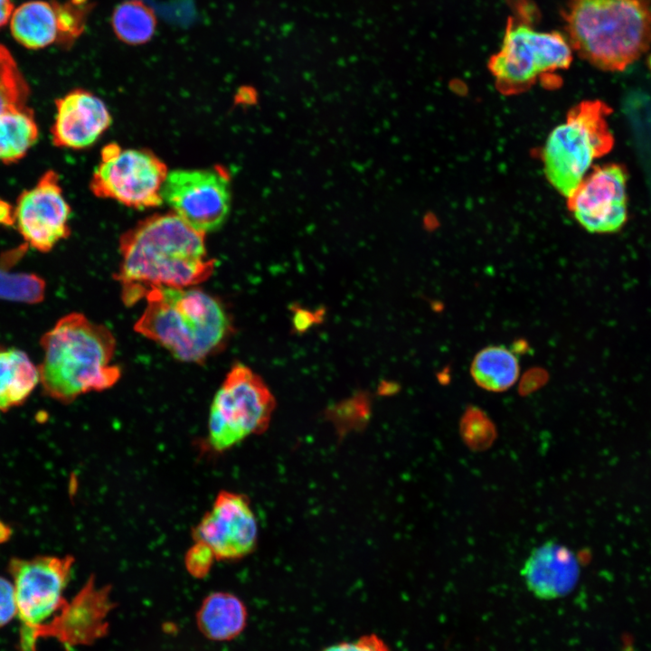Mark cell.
I'll use <instances>...</instances> for the list:
<instances>
[{
	"label": "cell",
	"mask_w": 651,
	"mask_h": 651,
	"mask_svg": "<svg viewBox=\"0 0 651 651\" xmlns=\"http://www.w3.org/2000/svg\"><path fill=\"white\" fill-rule=\"evenodd\" d=\"M57 17L59 39L63 43L72 42L84 30L88 5L52 2Z\"/></svg>",
	"instance_id": "25"
},
{
	"label": "cell",
	"mask_w": 651,
	"mask_h": 651,
	"mask_svg": "<svg viewBox=\"0 0 651 651\" xmlns=\"http://www.w3.org/2000/svg\"><path fill=\"white\" fill-rule=\"evenodd\" d=\"M71 212L59 175L48 170L33 187L19 195L14 206V226L27 246L48 252L69 237Z\"/></svg>",
	"instance_id": "12"
},
{
	"label": "cell",
	"mask_w": 651,
	"mask_h": 651,
	"mask_svg": "<svg viewBox=\"0 0 651 651\" xmlns=\"http://www.w3.org/2000/svg\"><path fill=\"white\" fill-rule=\"evenodd\" d=\"M39 129L32 108H14L0 113V162L22 159L34 145Z\"/></svg>",
	"instance_id": "21"
},
{
	"label": "cell",
	"mask_w": 651,
	"mask_h": 651,
	"mask_svg": "<svg viewBox=\"0 0 651 651\" xmlns=\"http://www.w3.org/2000/svg\"><path fill=\"white\" fill-rule=\"evenodd\" d=\"M146 299L135 331L179 361L202 363L224 346L231 333L223 304L195 286L153 288Z\"/></svg>",
	"instance_id": "3"
},
{
	"label": "cell",
	"mask_w": 651,
	"mask_h": 651,
	"mask_svg": "<svg viewBox=\"0 0 651 651\" xmlns=\"http://www.w3.org/2000/svg\"><path fill=\"white\" fill-rule=\"evenodd\" d=\"M162 197L172 212L206 234L219 230L230 215L231 181L220 166L175 169L168 172Z\"/></svg>",
	"instance_id": "10"
},
{
	"label": "cell",
	"mask_w": 651,
	"mask_h": 651,
	"mask_svg": "<svg viewBox=\"0 0 651 651\" xmlns=\"http://www.w3.org/2000/svg\"><path fill=\"white\" fill-rule=\"evenodd\" d=\"M0 226H14V207L0 199Z\"/></svg>",
	"instance_id": "29"
},
{
	"label": "cell",
	"mask_w": 651,
	"mask_h": 651,
	"mask_svg": "<svg viewBox=\"0 0 651 651\" xmlns=\"http://www.w3.org/2000/svg\"><path fill=\"white\" fill-rule=\"evenodd\" d=\"M627 172L621 165L595 166L567 197V206L586 231L617 232L627 219Z\"/></svg>",
	"instance_id": "11"
},
{
	"label": "cell",
	"mask_w": 651,
	"mask_h": 651,
	"mask_svg": "<svg viewBox=\"0 0 651 651\" xmlns=\"http://www.w3.org/2000/svg\"><path fill=\"white\" fill-rule=\"evenodd\" d=\"M39 367L43 393L70 403L79 396L112 387L120 369L112 364L116 339L103 325L81 313H70L42 335Z\"/></svg>",
	"instance_id": "2"
},
{
	"label": "cell",
	"mask_w": 651,
	"mask_h": 651,
	"mask_svg": "<svg viewBox=\"0 0 651 651\" xmlns=\"http://www.w3.org/2000/svg\"><path fill=\"white\" fill-rule=\"evenodd\" d=\"M119 252L115 279L127 306L146 297L153 288L196 286L208 279L215 268L205 234L172 212L148 216L124 232Z\"/></svg>",
	"instance_id": "1"
},
{
	"label": "cell",
	"mask_w": 651,
	"mask_h": 651,
	"mask_svg": "<svg viewBox=\"0 0 651 651\" xmlns=\"http://www.w3.org/2000/svg\"><path fill=\"white\" fill-rule=\"evenodd\" d=\"M156 14L140 0H126L114 9L111 25L124 43L140 45L149 42L156 29Z\"/></svg>",
	"instance_id": "23"
},
{
	"label": "cell",
	"mask_w": 651,
	"mask_h": 651,
	"mask_svg": "<svg viewBox=\"0 0 651 651\" xmlns=\"http://www.w3.org/2000/svg\"><path fill=\"white\" fill-rule=\"evenodd\" d=\"M508 1L513 13L507 17L501 46L489 58L487 67L496 89L502 94L514 95L567 70L573 51L561 33L535 28L538 13L531 0Z\"/></svg>",
	"instance_id": "5"
},
{
	"label": "cell",
	"mask_w": 651,
	"mask_h": 651,
	"mask_svg": "<svg viewBox=\"0 0 651 651\" xmlns=\"http://www.w3.org/2000/svg\"><path fill=\"white\" fill-rule=\"evenodd\" d=\"M322 651H390L382 638L376 635L363 636L353 641L336 643Z\"/></svg>",
	"instance_id": "27"
},
{
	"label": "cell",
	"mask_w": 651,
	"mask_h": 651,
	"mask_svg": "<svg viewBox=\"0 0 651 651\" xmlns=\"http://www.w3.org/2000/svg\"><path fill=\"white\" fill-rule=\"evenodd\" d=\"M115 604L110 587L99 586L90 577L60 614L41 630L40 637H55L69 646L90 645L106 636L108 617Z\"/></svg>",
	"instance_id": "14"
},
{
	"label": "cell",
	"mask_w": 651,
	"mask_h": 651,
	"mask_svg": "<svg viewBox=\"0 0 651 651\" xmlns=\"http://www.w3.org/2000/svg\"><path fill=\"white\" fill-rule=\"evenodd\" d=\"M14 13V5L11 0H0V27L11 20Z\"/></svg>",
	"instance_id": "30"
},
{
	"label": "cell",
	"mask_w": 651,
	"mask_h": 651,
	"mask_svg": "<svg viewBox=\"0 0 651 651\" xmlns=\"http://www.w3.org/2000/svg\"><path fill=\"white\" fill-rule=\"evenodd\" d=\"M29 86L10 52L0 44V113L26 106Z\"/></svg>",
	"instance_id": "24"
},
{
	"label": "cell",
	"mask_w": 651,
	"mask_h": 651,
	"mask_svg": "<svg viewBox=\"0 0 651 651\" xmlns=\"http://www.w3.org/2000/svg\"><path fill=\"white\" fill-rule=\"evenodd\" d=\"M519 362L510 349L490 345L473 358L470 373L475 382L490 392H504L512 387L519 376Z\"/></svg>",
	"instance_id": "20"
},
{
	"label": "cell",
	"mask_w": 651,
	"mask_h": 651,
	"mask_svg": "<svg viewBox=\"0 0 651 651\" xmlns=\"http://www.w3.org/2000/svg\"><path fill=\"white\" fill-rule=\"evenodd\" d=\"M192 536L193 542L212 552L215 561H233L249 555L257 544L258 525L247 496L226 490L218 493Z\"/></svg>",
	"instance_id": "13"
},
{
	"label": "cell",
	"mask_w": 651,
	"mask_h": 651,
	"mask_svg": "<svg viewBox=\"0 0 651 651\" xmlns=\"http://www.w3.org/2000/svg\"><path fill=\"white\" fill-rule=\"evenodd\" d=\"M247 609L237 596L229 592H213L200 606L196 621L201 632L215 641H228L238 637L247 623Z\"/></svg>",
	"instance_id": "17"
},
{
	"label": "cell",
	"mask_w": 651,
	"mask_h": 651,
	"mask_svg": "<svg viewBox=\"0 0 651 651\" xmlns=\"http://www.w3.org/2000/svg\"><path fill=\"white\" fill-rule=\"evenodd\" d=\"M580 573V565L575 553L554 541L534 548L521 570L528 590L542 600L570 594L579 581Z\"/></svg>",
	"instance_id": "16"
},
{
	"label": "cell",
	"mask_w": 651,
	"mask_h": 651,
	"mask_svg": "<svg viewBox=\"0 0 651 651\" xmlns=\"http://www.w3.org/2000/svg\"><path fill=\"white\" fill-rule=\"evenodd\" d=\"M56 114L51 128L58 147L84 149L98 141L112 123L104 101L92 92L76 89L55 102Z\"/></svg>",
	"instance_id": "15"
},
{
	"label": "cell",
	"mask_w": 651,
	"mask_h": 651,
	"mask_svg": "<svg viewBox=\"0 0 651 651\" xmlns=\"http://www.w3.org/2000/svg\"><path fill=\"white\" fill-rule=\"evenodd\" d=\"M73 564L71 555L10 560L8 571L14 587L16 617L21 623V651H36L41 629L65 604L62 594Z\"/></svg>",
	"instance_id": "8"
},
{
	"label": "cell",
	"mask_w": 651,
	"mask_h": 651,
	"mask_svg": "<svg viewBox=\"0 0 651 651\" xmlns=\"http://www.w3.org/2000/svg\"><path fill=\"white\" fill-rule=\"evenodd\" d=\"M647 64H648V67H649V69H650V71H651V56L648 58Z\"/></svg>",
	"instance_id": "32"
},
{
	"label": "cell",
	"mask_w": 651,
	"mask_h": 651,
	"mask_svg": "<svg viewBox=\"0 0 651 651\" xmlns=\"http://www.w3.org/2000/svg\"><path fill=\"white\" fill-rule=\"evenodd\" d=\"M612 108L602 100H583L572 107L564 122L555 127L542 152L543 171L550 184L569 197L595 159L614 146L608 117Z\"/></svg>",
	"instance_id": "6"
},
{
	"label": "cell",
	"mask_w": 651,
	"mask_h": 651,
	"mask_svg": "<svg viewBox=\"0 0 651 651\" xmlns=\"http://www.w3.org/2000/svg\"><path fill=\"white\" fill-rule=\"evenodd\" d=\"M17 615L14 587L0 576V627L5 626Z\"/></svg>",
	"instance_id": "28"
},
{
	"label": "cell",
	"mask_w": 651,
	"mask_h": 651,
	"mask_svg": "<svg viewBox=\"0 0 651 651\" xmlns=\"http://www.w3.org/2000/svg\"><path fill=\"white\" fill-rule=\"evenodd\" d=\"M10 22L14 38L27 49H42L59 39L55 9L49 2L23 4L14 11Z\"/></svg>",
	"instance_id": "19"
},
{
	"label": "cell",
	"mask_w": 651,
	"mask_h": 651,
	"mask_svg": "<svg viewBox=\"0 0 651 651\" xmlns=\"http://www.w3.org/2000/svg\"><path fill=\"white\" fill-rule=\"evenodd\" d=\"M71 2L76 5H85L87 3V0H71Z\"/></svg>",
	"instance_id": "31"
},
{
	"label": "cell",
	"mask_w": 651,
	"mask_h": 651,
	"mask_svg": "<svg viewBox=\"0 0 651 651\" xmlns=\"http://www.w3.org/2000/svg\"><path fill=\"white\" fill-rule=\"evenodd\" d=\"M274 409L275 399L262 379L243 363H235L211 403L208 447L221 453L262 433Z\"/></svg>",
	"instance_id": "7"
},
{
	"label": "cell",
	"mask_w": 651,
	"mask_h": 651,
	"mask_svg": "<svg viewBox=\"0 0 651 651\" xmlns=\"http://www.w3.org/2000/svg\"><path fill=\"white\" fill-rule=\"evenodd\" d=\"M25 246L0 256V299L36 304L44 298L46 284L42 278L34 273L12 271L26 251Z\"/></svg>",
	"instance_id": "22"
},
{
	"label": "cell",
	"mask_w": 651,
	"mask_h": 651,
	"mask_svg": "<svg viewBox=\"0 0 651 651\" xmlns=\"http://www.w3.org/2000/svg\"><path fill=\"white\" fill-rule=\"evenodd\" d=\"M571 49L604 71H622L651 42V0H567L561 11Z\"/></svg>",
	"instance_id": "4"
},
{
	"label": "cell",
	"mask_w": 651,
	"mask_h": 651,
	"mask_svg": "<svg viewBox=\"0 0 651 651\" xmlns=\"http://www.w3.org/2000/svg\"><path fill=\"white\" fill-rule=\"evenodd\" d=\"M39 382V367L25 352L0 345V411L22 405Z\"/></svg>",
	"instance_id": "18"
},
{
	"label": "cell",
	"mask_w": 651,
	"mask_h": 651,
	"mask_svg": "<svg viewBox=\"0 0 651 651\" xmlns=\"http://www.w3.org/2000/svg\"><path fill=\"white\" fill-rule=\"evenodd\" d=\"M215 561L212 552L203 543L193 542L184 556L187 571L195 578H203Z\"/></svg>",
	"instance_id": "26"
},
{
	"label": "cell",
	"mask_w": 651,
	"mask_h": 651,
	"mask_svg": "<svg viewBox=\"0 0 651 651\" xmlns=\"http://www.w3.org/2000/svg\"><path fill=\"white\" fill-rule=\"evenodd\" d=\"M165 163L146 149L106 145L90 183L93 194L135 209L160 206L168 175Z\"/></svg>",
	"instance_id": "9"
}]
</instances>
